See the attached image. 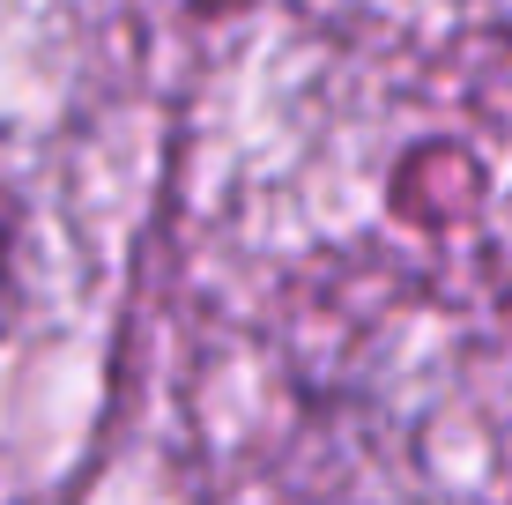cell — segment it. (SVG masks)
<instances>
[{
  "label": "cell",
  "instance_id": "obj_1",
  "mask_svg": "<svg viewBox=\"0 0 512 505\" xmlns=\"http://www.w3.org/2000/svg\"><path fill=\"white\" fill-rule=\"evenodd\" d=\"M0 290H8V231H0Z\"/></svg>",
  "mask_w": 512,
  "mask_h": 505
}]
</instances>
